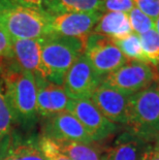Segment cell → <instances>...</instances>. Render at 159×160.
Wrapping results in <instances>:
<instances>
[{
	"instance_id": "cell-15",
	"label": "cell",
	"mask_w": 159,
	"mask_h": 160,
	"mask_svg": "<svg viewBox=\"0 0 159 160\" xmlns=\"http://www.w3.org/2000/svg\"><path fill=\"white\" fill-rule=\"evenodd\" d=\"M58 149L70 160H101L103 152L99 146L93 142H82L66 141V139H53Z\"/></svg>"
},
{
	"instance_id": "cell-12",
	"label": "cell",
	"mask_w": 159,
	"mask_h": 160,
	"mask_svg": "<svg viewBox=\"0 0 159 160\" xmlns=\"http://www.w3.org/2000/svg\"><path fill=\"white\" fill-rule=\"evenodd\" d=\"M48 125V137L52 139L93 142L92 138L88 133L82 123L70 112L65 111L50 118Z\"/></svg>"
},
{
	"instance_id": "cell-24",
	"label": "cell",
	"mask_w": 159,
	"mask_h": 160,
	"mask_svg": "<svg viewBox=\"0 0 159 160\" xmlns=\"http://www.w3.org/2000/svg\"><path fill=\"white\" fill-rule=\"evenodd\" d=\"M134 8V5L131 0H102L101 12H125L128 13L131 9Z\"/></svg>"
},
{
	"instance_id": "cell-9",
	"label": "cell",
	"mask_w": 159,
	"mask_h": 160,
	"mask_svg": "<svg viewBox=\"0 0 159 160\" xmlns=\"http://www.w3.org/2000/svg\"><path fill=\"white\" fill-rule=\"evenodd\" d=\"M131 95L100 84L90 100L107 120L115 124H127L128 105Z\"/></svg>"
},
{
	"instance_id": "cell-16",
	"label": "cell",
	"mask_w": 159,
	"mask_h": 160,
	"mask_svg": "<svg viewBox=\"0 0 159 160\" xmlns=\"http://www.w3.org/2000/svg\"><path fill=\"white\" fill-rule=\"evenodd\" d=\"M102 0H51L46 12L50 16L66 12H102Z\"/></svg>"
},
{
	"instance_id": "cell-13",
	"label": "cell",
	"mask_w": 159,
	"mask_h": 160,
	"mask_svg": "<svg viewBox=\"0 0 159 160\" xmlns=\"http://www.w3.org/2000/svg\"><path fill=\"white\" fill-rule=\"evenodd\" d=\"M13 59L22 69L31 72L34 78H43L42 63V38L12 39Z\"/></svg>"
},
{
	"instance_id": "cell-29",
	"label": "cell",
	"mask_w": 159,
	"mask_h": 160,
	"mask_svg": "<svg viewBox=\"0 0 159 160\" xmlns=\"http://www.w3.org/2000/svg\"><path fill=\"white\" fill-rule=\"evenodd\" d=\"M154 29H155V31H156L158 33V35H159V17L154 21Z\"/></svg>"
},
{
	"instance_id": "cell-28",
	"label": "cell",
	"mask_w": 159,
	"mask_h": 160,
	"mask_svg": "<svg viewBox=\"0 0 159 160\" xmlns=\"http://www.w3.org/2000/svg\"><path fill=\"white\" fill-rule=\"evenodd\" d=\"M143 160H159V137L149 144L145 151Z\"/></svg>"
},
{
	"instance_id": "cell-3",
	"label": "cell",
	"mask_w": 159,
	"mask_h": 160,
	"mask_svg": "<svg viewBox=\"0 0 159 160\" xmlns=\"http://www.w3.org/2000/svg\"><path fill=\"white\" fill-rule=\"evenodd\" d=\"M6 98L16 120L31 121L36 112L37 85L34 76L16 62L2 66Z\"/></svg>"
},
{
	"instance_id": "cell-14",
	"label": "cell",
	"mask_w": 159,
	"mask_h": 160,
	"mask_svg": "<svg viewBox=\"0 0 159 160\" xmlns=\"http://www.w3.org/2000/svg\"><path fill=\"white\" fill-rule=\"evenodd\" d=\"M92 32L113 40L123 38L132 32L128 13L115 12L102 13Z\"/></svg>"
},
{
	"instance_id": "cell-11",
	"label": "cell",
	"mask_w": 159,
	"mask_h": 160,
	"mask_svg": "<svg viewBox=\"0 0 159 160\" xmlns=\"http://www.w3.org/2000/svg\"><path fill=\"white\" fill-rule=\"evenodd\" d=\"M153 139L127 130L118 138L113 147L103 152L101 160H143L145 151Z\"/></svg>"
},
{
	"instance_id": "cell-17",
	"label": "cell",
	"mask_w": 159,
	"mask_h": 160,
	"mask_svg": "<svg viewBox=\"0 0 159 160\" xmlns=\"http://www.w3.org/2000/svg\"><path fill=\"white\" fill-rule=\"evenodd\" d=\"M0 160H47V158L39 146L30 141L12 146Z\"/></svg>"
},
{
	"instance_id": "cell-4",
	"label": "cell",
	"mask_w": 159,
	"mask_h": 160,
	"mask_svg": "<svg viewBox=\"0 0 159 160\" xmlns=\"http://www.w3.org/2000/svg\"><path fill=\"white\" fill-rule=\"evenodd\" d=\"M126 125L144 138L159 137V83L131 95Z\"/></svg>"
},
{
	"instance_id": "cell-7",
	"label": "cell",
	"mask_w": 159,
	"mask_h": 160,
	"mask_svg": "<svg viewBox=\"0 0 159 160\" xmlns=\"http://www.w3.org/2000/svg\"><path fill=\"white\" fill-rule=\"evenodd\" d=\"M70 112L85 127L93 142H100L117 131V125L98 111L90 99H72Z\"/></svg>"
},
{
	"instance_id": "cell-30",
	"label": "cell",
	"mask_w": 159,
	"mask_h": 160,
	"mask_svg": "<svg viewBox=\"0 0 159 160\" xmlns=\"http://www.w3.org/2000/svg\"><path fill=\"white\" fill-rule=\"evenodd\" d=\"M157 69H158V72H159V65L157 66Z\"/></svg>"
},
{
	"instance_id": "cell-19",
	"label": "cell",
	"mask_w": 159,
	"mask_h": 160,
	"mask_svg": "<svg viewBox=\"0 0 159 160\" xmlns=\"http://www.w3.org/2000/svg\"><path fill=\"white\" fill-rule=\"evenodd\" d=\"M121 53L126 57L127 60H134V61H142V62H147L145 58L143 49H142L141 39L137 33L131 32L130 34L123 37V38L113 40ZM148 63V62H147Z\"/></svg>"
},
{
	"instance_id": "cell-26",
	"label": "cell",
	"mask_w": 159,
	"mask_h": 160,
	"mask_svg": "<svg viewBox=\"0 0 159 160\" xmlns=\"http://www.w3.org/2000/svg\"><path fill=\"white\" fill-rule=\"evenodd\" d=\"M0 57L5 59H13L12 38L0 27Z\"/></svg>"
},
{
	"instance_id": "cell-21",
	"label": "cell",
	"mask_w": 159,
	"mask_h": 160,
	"mask_svg": "<svg viewBox=\"0 0 159 160\" xmlns=\"http://www.w3.org/2000/svg\"><path fill=\"white\" fill-rule=\"evenodd\" d=\"M48 91L53 116L68 111L72 98L68 96L63 86H59V85L48 82Z\"/></svg>"
},
{
	"instance_id": "cell-1",
	"label": "cell",
	"mask_w": 159,
	"mask_h": 160,
	"mask_svg": "<svg viewBox=\"0 0 159 160\" xmlns=\"http://www.w3.org/2000/svg\"><path fill=\"white\" fill-rule=\"evenodd\" d=\"M86 38L68 37L52 33L42 38V63L45 79L63 86L67 71L84 55Z\"/></svg>"
},
{
	"instance_id": "cell-5",
	"label": "cell",
	"mask_w": 159,
	"mask_h": 160,
	"mask_svg": "<svg viewBox=\"0 0 159 160\" xmlns=\"http://www.w3.org/2000/svg\"><path fill=\"white\" fill-rule=\"evenodd\" d=\"M156 83H159L157 67L134 60H128L101 81V84L128 95H133Z\"/></svg>"
},
{
	"instance_id": "cell-22",
	"label": "cell",
	"mask_w": 159,
	"mask_h": 160,
	"mask_svg": "<svg viewBox=\"0 0 159 160\" xmlns=\"http://www.w3.org/2000/svg\"><path fill=\"white\" fill-rule=\"evenodd\" d=\"M128 19L131 30L137 35H142L154 29V20L135 8L128 12Z\"/></svg>"
},
{
	"instance_id": "cell-23",
	"label": "cell",
	"mask_w": 159,
	"mask_h": 160,
	"mask_svg": "<svg viewBox=\"0 0 159 160\" xmlns=\"http://www.w3.org/2000/svg\"><path fill=\"white\" fill-rule=\"evenodd\" d=\"M38 146L47 160H70L58 149L55 142L46 135L39 139Z\"/></svg>"
},
{
	"instance_id": "cell-8",
	"label": "cell",
	"mask_w": 159,
	"mask_h": 160,
	"mask_svg": "<svg viewBox=\"0 0 159 160\" xmlns=\"http://www.w3.org/2000/svg\"><path fill=\"white\" fill-rule=\"evenodd\" d=\"M101 80L93 70L85 55H82L67 71L63 87L72 99H90Z\"/></svg>"
},
{
	"instance_id": "cell-10",
	"label": "cell",
	"mask_w": 159,
	"mask_h": 160,
	"mask_svg": "<svg viewBox=\"0 0 159 160\" xmlns=\"http://www.w3.org/2000/svg\"><path fill=\"white\" fill-rule=\"evenodd\" d=\"M101 15L102 12H66L51 16V29L55 34L86 38Z\"/></svg>"
},
{
	"instance_id": "cell-2",
	"label": "cell",
	"mask_w": 159,
	"mask_h": 160,
	"mask_svg": "<svg viewBox=\"0 0 159 160\" xmlns=\"http://www.w3.org/2000/svg\"><path fill=\"white\" fill-rule=\"evenodd\" d=\"M0 27L12 39H37L53 33L49 13L12 0H0Z\"/></svg>"
},
{
	"instance_id": "cell-6",
	"label": "cell",
	"mask_w": 159,
	"mask_h": 160,
	"mask_svg": "<svg viewBox=\"0 0 159 160\" xmlns=\"http://www.w3.org/2000/svg\"><path fill=\"white\" fill-rule=\"evenodd\" d=\"M84 55L101 81L128 61L113 39L93 32L86 39Z\"/></svg>"
},
{
	"instance_id": "cell-18",
	"label": "cell",
	"mask_w": 159,
	"mask_h": 160,
	"mask_svg": "<svg viewBox=\"0 0 159 160\" xmlns=\"http://www.w3.org/2000/svg\"><path fill=\"white\" fill-rule=\"evenodd\" d=\"M2 66L3 64L0 63V139L9 134L16 121V117L6 98L5 87L2 79Z\"/></svg>"
},
{
	"instance_id": "cell-20",
	"label": "cell",
	"mask_w": 159,
	"mask_h": 160,
	"mask_svg": "<svg viewBox=\"0 0 159 160\" xmlns=\"http://www.w3.org/2000/svg\"><path fill=\"white\" fill-rule=\"evenodd\" d=\"M140 36L142 49L147 62L154 66L159 65V35L152 29Z\"/></svg>"
},
{
	"instance_id": "cell-27",
	"label": "cell",
	"mask_w": 159,
	"mask_h": 160,
	"mask_svg": "<svg viewBox=\"0 0 159 160\" xmlns=\"http://www.w3.org/2000/svg\"><path fill=\"white\" fill-rule=\"evenodd\" d=\"M12 1L24 8L46 12L51 0H12Z\"/></svg>"
},
{
	"instance_id": "cell-25",
	"label": "cell",
	"mask_w": 159,
	"mask_h": 160,
	"mask_svg": "<svg viewBox=\"0 0 159 160\" xmlns=\"http://www.w3.org/2000/svg\"><path fill=\"white\" fill-rule=\"evenodd\" d=\"M135 8L146 13L152 20L159 17V0H131Z\"/></svg>"
}]
</instances>
